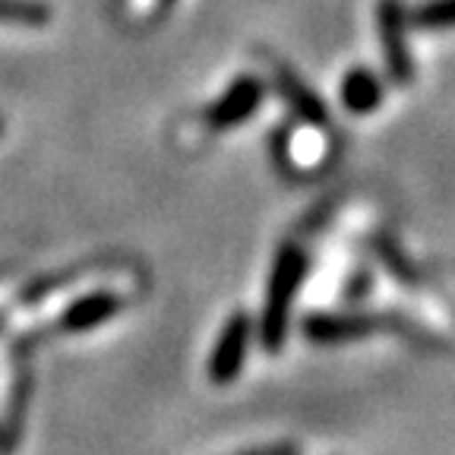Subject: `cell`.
I'll return each instance as SVG.
<instances>
[{
  "mask_svg": "<svg viewBox=\"0 0 455 455\" xmlns=\"http://www.w3.org/2000/svg\"><path fill=\"white\" fill-rule=\"evenodd\" d=\"M298 449L288 446V443H278V446H263V449H250V452H241V455H294Z\"/></svg>",
  "mask_w": 455,
  "mask_h": 455,
  "instance_id": "7c38bea8",
  "label": "cell"
},
{
  "mask_svg": "<svg viewBox=\"0 0 455 455\" xmlns=\"http://www.w3.org/2000/svg\"><path fill=\"white\" fill-rule=\"evenodd\" d=\"M377 28H379V42H383L386 70H389L392 83L408 85L414 79V60H411V48H408V16L405 7H402V0H379Z\"/></svg>",
  "mask_w": 455,
  "mask_h": 455,
  "instance_id": "7a4b0ae2",
  "label": "cell"
},
{
  "mask_svg": "<svg viewBox=\"0 0 455 455\" xmlns=\"http://www.w3.org/2000/svg\"><path fill=\"white\" fill-rule=\"evenodd\" d=\"M0 136H4V117H0Z\"/></svg>",
  "mask_w": 455,
  "mask_h": 455,
  "instance_id": "5bb4252c",
  "label": "cell"
},
{
  "mask_svg": "<svg viewBox=\"0 0 455 455\" xmlns=\"http://www.w3.org/2000/svg\"><path fill=\"white\" fill-rule=\"evenodd\" d=\"M411 22L427 32H446L455 28V0H430L411 13Z\"/></svg>",
  "mask_w": 455,
  "mask_h": 455,
  "instance_id": "30bf717a",
  "label": "cell"
},
{
  "mask_svg": "<svg viewBox=\"0 0 455 455\" xmlns=\"http://www.w3.org/2000/svg\"><path fill=\"white\" fill-rule=\"evenodd\" d=\"M26 398H28V373H26V377L16 379L13 398H10V430H7L10 436L20 434L16 427H20V420H22V408H26V405H22V402H26Z\"/></svg>",
  "mask_w": 455,
  "mask_h": 455,
  "instance_id": "8fae6325",
  "label": "cell"
},
{
  "mask_svg": "<svg viewBox=\"0 0 455 455\" xmlns=\"http://www.w3.org/2000/svg\"><path fill=\"white\" fill-rule=\"evenodd\" d=\"M158 4H162V7H171V4H174V0H158Z\"/></svg>",
  "mask_w": 455,
  "mask_h": 455,
  "instance_id": "4fadbf2b",
  "label": "cell"
},
{
  "mask_svg": "<svg viewBox=\"0 0 455 455\" xmlns=\"http://www.w3.org/2000/svg\"><path fill=\"white\" fill-rule=\"evenodd\" d=\"M307 275V256L298 247H284L275 256L272 266L269 288H266V307L259 320V339L266 351H278L288 335V320H291V304L298 294L300 282Z\"/></svg>",
  "mask_w": 455,
  "mask_h": 455,
  "instance_id": "6da1fadb",
  "label": "cell"
},
{
  "mask_svg": "<svg viewBox=\"0 0 455 455\" xmlns=\"http://www.w3.org/2000/svg\"><path fill=\"white\" fill-rule=\"evenodd\" d=\"M250 335H253V323H250L247 313H235L225 323V329H221L219 341H215L212 348V357H209V379L215 386H228L237 379L243 357H247Z\"/></svg>",
  "mask_w": 455,
  "mask_h": 455,
  "instance_id": "3957f363",
  "label": "cell"
},
{
  "mask_svg": "<svg viewBox=\"0 0 455 455\" xmlns=\"http://www.w3.org/2000/svg\"><path fill=\"white\" fill-rule=\"evenodd\" d=\"M263 83L256 76H241L212 108L206 111V124L212 130H231L237 124H243L247 117H253L263 105Z\"/></svg>",
  "mask_w": 455,
  "mask_h": 455,
  "instance_id": "5b68a950",
  "label": "cell"
},
{
  "mask_svg": "<svg viewBox=\"0 0 455 455\" xmlns=\"http://www.w3.org/2000/svg\"><path fill=\"white\" fill-rule=\"evenodd\" d=\"M383 101V83L373 70L367 67H355L341 79V105L351 114H370L377 111Z\"/></svg>",
  "mask_w": 455,
  "mask_h": 455,
  "instance_id": "ba28073f",
  "label": "cell"
},
{
  "mask_svg": "<svg viewBox=\"0 0 455 455\" xmlns=\"http://www.w3.org/2000/svg\"><path fill=\"white\" fill-rule=\"evenodd\" d=\"M383 316H370V313H316L304 323V335L320 345H341V341L383 332Z\"/></svg>",
  "mask_w": 455,
  "mask_h": 455,
  "instance_id": "277c9868",
  "label": "cell"
},
{
  "mask_svg": "<svg viewBox=\"0 0 455 455\" xmlns=\"http://www.w3.org/2000/svg\"><path fill=\"white\" fill-rule=\"evenodd\" d=\"M54 10L42 0H0V22L22 28H42L51 22Z\"/></svg>",
  "mask_w": 455,
  "mask_h": 455,
  "instance_id": "9c48e42d",
  "label": "cell"
},
{
  "mask_svg": "<svg viewBox=\"0 0 455 455\" xmlns=\"http://www.w3.org/2000/svg\"><path fill=\"white\" fill-rule=\"evenodd\" d=\"M275 85L282 89L284 101L294 108V114H298V117H304L307 124H316V127H323V124L329 121V114H326V108H323L320 95L313 92L310 85H307L300 76H294V73L288 70L284 64H275Z\"/></svg>",
  "mask_w": 455,
  "mask_h": 455,
  "instance_id": "52a82bcc",
  "label": "cell"
},
{
  "mask_svg": "<svg viewBox=\"0 0 455 455\" xmlns=\"http://www.w3.org/2000/svg\"><path fill=\"white\" fill-rule=\"evenodd\" d=\"M121 298L111 291H95L79 298L76 304H70L64 310V316L57 320V332L73 335V332H89V329L101 326V323L114 320L121 313Z\"/></svg>",
  "mask_w": 455,
  "mask_h": 455,
  "instance_id": "8992f818",
  "label": "cell"
}]
</instances>
